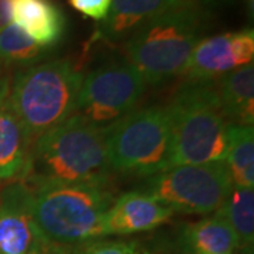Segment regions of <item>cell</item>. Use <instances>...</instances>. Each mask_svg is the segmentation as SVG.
<instances>
[{
  "label": "cell",
  "instance_id": "1",
  "mask_svg": "<svg viewBox=\"0 0 254 254\" xmlns=\"http://www.w3.org/2000/svg\"><path fill=\"white\" fill-rule=\"evenodd\" d=\"M108 127L72 115L33 143L23 181L30 190L48 185L108 184Z\"/></svg>",
  "mask_w": 254,
  "mask_h": 254
},
{
  "label": "cell",
  "instance_id": "2",
  "mask_svg": "<svg viewBox=\"0 0 254 254\" xmlns=\"http://www.w3.org/2000/svg\"><path fill=\"white\" fill-rule=\"evenodd\" d=\"M209 26V10L177 1L127 40L126 60L145 83H164L184 73Z\"/></svg>",
  "mask_w": 254,
  "mask_h": 254
},
{
  "label": "cell",
  "instance_id": "3",
  "mask_svg": "<svg viewBox=\"0 0 254 254\" xmlns=\"http://www.w3.org/2000/svg\"><path fill=\"white\" fill-rule=\"evenodd\" d=\"M82 79L83 73L68 58L17 71L10 86V106L33 143L75 113Z\"/></svg>",
  "mask_w": 254,
  "mask_h": 254
},
{
  "label": "cell",
  "instance_id": "4",
  "mask_svg": "<svg viewBox=\"0 0 254 254\" xmlns=\"http://www.w3.org/2000/svg\"><path fill=\"white\" fill-rule=\"evenodd\" d=\"M33 192L38 233L64 246H82L103 236V218L116 196L108 184L48 185Z\"/></svg>",
  "mask_w": 254,
  "mask_h": 254
},
{
  "label": "cell",
  "instance_id": "5",
  "mask_svg": "<svg viewBox=\"0 0 254 254\" xmlns=\"http://www.w3.org/2000/svg\"><path fill=\"white\" fill-rule=\"evenodd\" d=\"M167 106L173 120V167L226 160L229 123L219 106L215 81H185Z\"/></svg>",
  "mask_w": 254,
  "mask_h": 254
},
{
  "label": "cell",
  "instance_id": "6",
  "mask_svg": "<svg viewBox=\"0 0 254 254\" xmlns=\"http://www.w3.org/2000/svg\"><path fill=\"white\" fill-rule=\"evenodd\" d=\"M110 171L153 177L173 168L174 133L168 106L130 112L108 126Z\"/></svg>",
  "mask_w": 254,
  "mask_h": 254
},
{
  "label": "cell",
  "instance_id": "7",
  "mask_svg": "<svg viewBox=\"0 0 254 254\" xmlns=\"http://www.w3.org/2000/svg\"><path fill=\"white\" fill-rule=\"evenodd\" d=\"M233 188L226 161L177 165L150 177L140 192L160 200L167 208L187 215L218 212Z\"/></svg>",
  "mask_w": 254,
  "mask_h": 254
},
{
  "label": "cell",
  "instance_id": "8",
  "mask_svg": "<svg viewBox=\"0 0 254 254\" xmlns=\"http://www.w3.org/2000/svg\"><path fill=\"white\" fill-rule=\"evenodd\" d=\"M144 91L143 76L126 58L105 61L83 75L73 115L108 127L133 112Z\"/></svg>",
  "mask_w": 254,
  "mask_h": 254
},
{
  "label": "cell",
  "instance_id": "9",
  "mask_svg": "<svg viewBox=\"0 0 254 254\" xmlns=\"http://www.w3.org/2000/svg\"><path fill=\"white\" fill-rule=\"evenodd\" d=\"M254 31L243 28L233 33L203 37L195 46L185 66L187 82H212L253 63Z\"/></svg>",
  "mask_w": 254,
  "mask_h": 254
},
{
  "label": "cell",
  "instance_id": "10",
  "mask_svg": "<svg viewBox=\"0 0 254 254\" xmlns=\"http://www.w3.org/2000/svg\"><path fill=\"white\" fill-rule=\"evenodd\" d=\"M33 192L23 181L0 190V254H28L40 236L33 218Z\"/></svg>",
  "mask_w": 254,
  "mask_h": 254
},
{
  "label": "cell",
  "instance_id": "11",
  "mask_svg": "<svg viewBox=\"0 0 254 254\" xmlns=\"http://www.w3.org/2000/svg\"><path fill=\"white\" fill-rule=\"evenodd\" d=\"M174 212L140 190L119 196L103 218V236H126L161 226Z\"/></svg>",
  "mask_w": 254,
  "mask_h": 254
},
{
  "label": "cell",
  "instance_id": "12",
  "mask_svg": "<svg viewBox=\"0 0 254 254\" xmlns=\"http://www.w3.org/2000/svg\"><path fill=\"white\" fill-rule=\"evenodd\" d=\"M11 76L0 73V182L23 180L33 140L10 106Z\"/></svg>",
  "mask_w": 254,
  "mask_h": 254
},
{
  "label": "cell",
  "instance_id": "13",
  "mask_svg": "<svg viewBox=\"0 0 254 254\" xmlns=\"http://www.w3.org/2000/svg\"><path fill=\"white\" fill-rule=\"evenodd\" d=\"M10 20L40 46L53 50L66 36L68 20L54 0H7Z\"/></svg>",
  "mask_w": 254,
  "mask_h": 254
},
{
  "label": "cell",
  "instance_id": "14",
  "mask_svg": "<svg viewBox=\"0 0 254 254\" xmlns=\"http://www.w3.org/2000/svg\"><path fill=\"white\" fill-rule=\"evenodd\" d=\"M174 3L177 0H113L109 14L102 20L92 40L110 44L126 43L138 28Z\"/></svg>",
  "mask_w": 254,
  "mask_h": 254
},
{
  "label": "cell",
  "instance_id": "15",
  "mask_svg": "<svg viewBox=\"0 0 254 254\" xmlns=\"http://www.w3.org/2000/svg\"><path fill=\"white\" fill-rule=\"evenodd\" d=\"M222 115L229 125L253 126L254 123V65L237 68L215 81Z\"/></svg>",
  "mask_w": 254,
  "mask_h": 254
},
{
  "label": "cell",
  "instance_id": "16",
  "mask_svg": "<svg viewBox=\"0 0 254 254\" xmlns=\"http://www.w3.org/2000/svg\"><path fill=\"white\" fill-rule=\"evenodd\" d=\"M182 242L190 254H235L237 250L236 236L219 212L187 225Z\"/></svg>",
  "mask_w": 254,
  "mask_h": 254
},
{
  "label": "cell",
  "instance_id": "17",
  "mask_svg": "<svg viewBox=\"0 0 254 254\" xmlns=\"http://www.w3.org/2000/svg\"><path fill=\"white\" fill-rule=\"evenodd\" d=\"M226 219L237 240L240 254H253L254 247V190L233 185L226 202L218 210Z\"/></svg>",
  "mask_w": 254,
  "mask_h": 254
},
{
  "label": "cell",
  "instance_id": "18",
  "mask_svg": "<svg viewBox=\"0 0 254 254\" xmlns=\"http://www.w3.org/2000/svg\"><path fill=\"white\" fill-rule=\"evenodd\" d=\"M226 165L236 187H254V127L229 125Z\"/></svg>",
  "mask_w": 254,
  "mask_h": 254
},
{
  "label": "cell",
  "instance_id": "19",
  "mask_svg": "<svg viewBox=\"0 0 254 254\" xmlns=\"http://www.w3.org/2000/svg\"><path fill=\"white\" fill-rule=\"evenodd\" d=\"M50 51L14 24H7L0 31V63L6 68L23 69L36 65L47 58Z\"/></svg>",
  "mask_w": 254,
  "mask_h": 254
},
{
  "label": "cell",
  "instance_id": "20",
  "mask_svg": "<svg viewBox=\"0 0 254 254\" xmlns=\"http://www.w3.org/2000/svg\"><path fill=\"white\" fill-rule=\"evenodd\" d=\"M76 11L96 21L105 20L109 14L113 0H68Z\"/></svg>",
  "mask_w": 254,
  "mask_h": 254
},
{
  "label": "cell",
  "instance_id": "21",
  "mask_svg": "<svg viewBox=\"0 0 254 254\" xmlns=\"http://www.w3.org/2000/svg\"><path fill=\"white\" fill-rule=\"evenodd\" d=\"M134 245L126 242H95L79 246L78 254H133Z\"/></svg>",
  "mask_w": 254,
  "mask_h": 254
},
{
  "label": "cell",
  "instance_id": "22",
  "mask_svg": "<svg viewBox=\"0 0 254 254\" xmlns=\"http://www.w3.org/2000/svg\"><path fill=\"white\" fill-rule=\"evenodd\" d=\"M79 246H64L47 240L41 235L37 237L28 254H78Z\"/></svg>",
  "mask_w": 254,
  "mask_h": 254
},
{
  "label": "cell",
  "instance_id": "23",
  "mask_svg": "<svg viewBox=\"0 0 254 254\" xmlns=\"http://www.w3.org/2000/svg\"><path fill=\"white\" fill-rule=\"evenodd\" d=\"M177 1L187 3V4H192V6H198V7L208 10L209 7H215V6H219V4L227 3V1H230V0H177Z\"/></svg>",
  "mask_w": 254,
  "mask_h": 254
},
{
  "label": "cell",
  "instance_id": "24",
  "mask_svg": "<svg viewBox=\"0 0 254 254\" xmlns=\"http://www.w3.org/2000/svg\"><path fill=\"white\" fill-rule=\"evenodd\" d=\"M10 10L7 0H0V31L9 24Z\"/></svg>",
  "mask_w": 254,
  "mask_h": 254
},
{
  "label": "cell",
  "instance_id": "25",
  "mask_svg": "<svg viewBox=\"0 0 254 254\" xmlns=\"http://www.w3.org/2000/svg\"><path fill=\"white\" fill-rule=\"evenodd\" d=\"M1 69H3V65H1V63H0V73H1Z\"/></svg>",
  "mask_w": 254,
  "mask_h": 254
},
{
  "label": "cell",
  "instance_id": "26",
  "mask_svg": "<svg viewBox=\"0 0 254 254\" xmlns=\"http://www.w3.org/2000/svg\"><path fill=\"white\" fill-rule=\"evenodd\" d=\"M133 254H136V253H133Z\"/></svg>",
  "mask_w": 254,
  "mask_h": 254
},
{
  "label": "cell",
  "instance_id": "27",
  "mask_svg": "<svg viewBox=\"0 0 254 254\" xmlns=\"http://www.w3.org/2000/svg\"><path fill=\"white\" fill-rule=\"evenodd\" d=\"M239 254H240V253H239Z\"/></svg>",
  "mask_w": 254,
  "mask_h": 254
}]
</instances>
